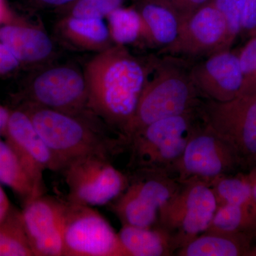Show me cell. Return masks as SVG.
Instances as JSON below:
<instances>
[{"mask_svg":"<svg viewBox=\"0 0 256 256\" xmlns=\"http://www.w3.org/2000/svg\"><path fill=\"white\" fill-rule=\"evenodd\" d=\"M154 62L146 65L126 46L112 45L96 53L84 69L88 108L124 139Z\"/></svg>","mask_w":256,"mask_h":256,"instance_id":"obj_1","label":"cell"},{"mask_svg":"<svg viewBox=\"0 0 256 256\" xmlns=\"http://www.w3.org/2000/svg\"><path fill=\"white\" fill-rule=\"evenodd\" d=\"M64 169L84 156L112 159L128 148L122 136L108 127L94 112L70 114L28 104L24 110Z\"/></svg>","mask_w":256,"mask_h":256,"instance_id":"obj_2","label":"cell"},{"mask_svg":"<svg viewBox=\"0 0 256 256\" xmlns=\"http://www.w3.org/2000/svg\"><path fill=\"white\" fill-rule=\"evenodd\" d=\"M154 76L148 78L137 108L124 138L131 136L156 121L196 110L204 99L192 80L190 68L176 57L154 60Z\"/></svg>","mask_w":256,"mask_h":256,"instance_id":"obj_3","label":"cell"},{"mask_svg":"<svg viewBox=\"0 0 256 256\" xmlns=\"http://www.w3.org/2000/svg\"><path fill=\"white\" fill-rule=\"evenodd\" d=\"M202 122L200 108L156 121L138 131L128 141L130 169L173 175L192 133Z\"/></svg>","mask_w":256,"mask_h":256,"instance_id":"obj_4","label":"cell"},{"mask_svg":"<svg viewBox=\"0 0 256 256\" xmlns=\"http://www.w3.org/2000/svg\"><path fill=\"white\" fill-rule=\"evenodd\" d=\"M200 114L204 124L232 148L240 170L256 166V94L226 102L204 99Z\"/></svg>","mask_w":256,"mask_h":256,"instance_id":"obj_5","label":"cell"},{"mask_svg":"<svg viewBox=\"0 0 256 256\" xmlns=\"http://www.w3.org/2000/svg\"><path fill=\"white\" fill-rule=\"evenodd\" d=\"M127 188L110 208L122 225L150 228L158 224L160 210L181 186L169 173L133 171Z\"/></svg>","mask_w":256,"mask_h":256,"instance_id":"obj_6","label":"cell"},{"mask_svg":"<svg viewBox=\"0 0 256 256\" xmlns=\"http://www.w3.org/2000/svg\"><path fill=\"white\" fill-rule=\"evenodd\" d=\"M174 196L162 207L156 225L169 232L178 249L206 232L217 204L208 184L181 182Z\"/></svg>","mask_w":256,"mask_h":256,"instance_id":"obj_7","label":"cell"},{"mask_svg":"<svg viewBox=\"0 0 256 256\" xmlns=\"http://www.w3.org/2000/svg\"><path fill=\"white\" fill-rule=\"evenodd\" d=\"M63 173L68 201L84 206L108 204L127 188L129 175L116 169L111 160L90 156L70 162Z\"/></svg>","mask_w":256,"mask_h":256,"instance_id":"obj_8","label":"cell"},{"mask_svg":"<svg viewBox=\"0 0 256 256\" xmlns=\"http://www.w3.org/2000/svg\"><path fill=\"white\" fill-rule=\"evenodd\" d=\"M240 170L233 150L225 141L202 122L192 133L173 175L180 182L208 184Z\"/></svg>","mask_w":256,"mask_h":256,"instance_id":"obj_9","label":"cell"},{"mask_svg":"<svg viewBox=\"0 0 256 256\" xmlns=\"http://www.w3.org/2000/svg\"><path fill=\"white\" fill-rule=\"evenodd\" d=\"M30 95V104L40 107L70 114L92 112L84 70L70 64L40 70L32 80Z\"/></svg>","mask_w":256,"mask_h":256,"instance_id":"obj_10","label":"cell"},{"mask_svg":"<svg viewBox=\"0 0 256 256\" xmlns=\"http://www.w3.org/2000/svg\"><path fill=\"white\" fill-rule=\"evenodd\" d=\"M64 256H126V254L118 235L98 212L92 206L68 201Z\"/></svg>","mask_w":256,"mask_h":256,"instance_id":"obj_11","label":"cell"},{"mask_svg":"<svg viewBox=\"0 0 256 256\" xmlns=\"http://www.w3.org/2000/svg\"><path fill=\"white\" fill-rule=\"evenodd\" d=\"M234 42L223 15L210 2L181 22L176 40L162 52L176 58H206L228 50Z\"/></svg>","mask_w":256,"mask_h":256,"instance_id":"obj_12","label":"cell"},{"mask_svg":"<svg viewBox=\"0 0 256 256\" xmlns=\"http://www.w3.org/2000/svg\"><path fill=\"white\" fill-rule=\"evenodd\" d=\"M68 201L42 194L24 205V226L34 256H64Z\"/></svg>","mask_w":256,"mask_h":256,"instance_id":"obj_13","label":"cell"},{"mask_svg":"<svg viewBox=\"0 0 256 256\" xmlns=\"http://www.w3.org/2000/svg\"><path fill=\"white\" fill-rule=\"evenodd\" d=\"M4 134L30 176L38 194L46 192L44 173L60 172L62 168L24 110L10 112Z\"/></svg>","mask_w":256,"mask_h":256,"instance_id":"obj_14","label":"cell"},{"mask_svg":"<svg viewBox=\"0 0 256 256\" xmlns=\"http://www.w3.org/2000/svg\"><path fill=\"white\" fill-rule=\"evenodd\" d=\"M192 80L204 99L226 102L240 95L242 77L238 54L217 52L190 68Z\"/></svg>","mask_w":256,"mask_h":256,"instance_id":"obj_15","label":"cell"},{"mask_svg":"<svg viewBox=\"0 0 256 256\" xmlns=\"http://www.w3.org/2000/svg\"><path fill=\"white\" fill-rule=\"evenodd\" d=\"M0 42L12 52L20 63L44 64L55 53L53 40L38 26L4 25L0 28Z\"/></svg>","mask_w":256,"mask_h":256,"instance_id":"obj_16","label":"cell"},{"mask_svg":"<svg viewBox=\"0 0 256 256\" xmlns=\"http://www.w3.org/2000/svg\"><path fill=\"white\" fill-rule=\"evenodd\" d=\"M118 235L126 256H175L178 250L169 232L158 225L150 228L122 225Z\"/></svg>","mask_w":256,"mask_h":256,"instance_id":"obj_17","label":"cell"},{"mask_svg":"<svg viewBox=\"0 0 256 256\" xmlns=\"http://www.w3.org/2000/svg\"><path fill=\"white\" fill-rule=\"evenodd\" d=\"M256 236L250 234L204 232L178 249V256H248Z\"/></svg>","mask_w":256,"mask_h":256,"instance_id":"obj_18","label":"cell"},{"mask_svg":"<svg viewBox=\"0 0 256 256\" xmlns=\"http://www.w3.org/2000/svg\"><path fill=\"white\" fill-rule=\"evenodd\" d=\"M138 11L142 22V38L154 46L165 47L176 40L181 20L159 0H140Z\"/></svg>","mask_w":256,"mask_h":256,"instance_id":"obj_19","label":"cell"},{"mask_svg":"<svg viewBox=\"0 0 256 256\" xmlns=\"http://www.w3.org/2000/svg\"><path fill=\"white\" fill-rule=\"evenodd\" d=\"M58 31L67 43L78 50L98 53L114 45L107 24L100 18L66 16L58 23Z\"/></svg>","mask_w":256,"mask_h":256,"instance_id":"obj_20","label":"cell"},{"mask_svg":"<svg viewBox=\"0 0 256 256\" xmlns=\"http://www.w3.org/2000/svg\"><path fill=\"white\" fill-rule=\"evenodd\" d=\"M0 184L11 188L24 205L40 196L16 153L6 142L0 140Z\"/></svg>","mask_w":256,"mask_h":256,"instance_id":"obj_21","label":"cell"},{"mask_svg":"<svg viewBox=\"0 0 256 256\" xmlns=\"http://www.w3.org/2000/svg\"><path fill=\"white\" fill-rule=\"evenodd\" d=\"M210 186L214 195L217 208L234 204L256 208L247 172L223 175L214 180Z\"/></svg>","mask_w":256,"mask_h":256,"instance_id":"obj_22","label":"cell"},{"mask_svg":"<svg viewBox=\"0 0 256 256\" xmlns=\"http://www.w3.org/2000/svg\"><path fill=\"white\" fill-rule=\"evenodd\" d=\"M206 232L247 234L256 236V208L234 204L218 207Z\"/></svg>","mask_w":256,"mask_h":256,"instance_id":"obj_23","label":"cell"},{"mask_svg":"<svg viewBox=\"0 0 256 256\" xmlns=\"http://www.w3.org/2000/svg\"><path fill=\"white\" fill-rule=\"evenodd\" d=\"M0 256H34L21 212L12 207L0 220Z\"/></svg>","mask_w":256,"mask_h":256,"instance_id":"obj_24","label":"cell"},{"mask_svg":"<svg viewBox=\"0 0 256 256\" xmlns=\"http://www.w3.org/2000/svg\"><path fill=\"white\" fill-rule=\"evenodd\" d=\"M106 18L114 45L126 46L142 38V18L137 9L120 6Z\"/></svg>","mask_w":256,"mask_h":256,"instance_id":"obj_25","label":"cell"},{"mask_svg":"<svg viewBox=\"0 0 256 256\" xmlns=\"http://www.w3.org/2000/svg\"><path fill=\"white\" fill-rule=\"evenodd\" d=\"M124 2V0H76L66 6V16L104 20L114 10L122 6Z\"/></svg>","mask_w":256,"mask_h":256,"instance_id":"obj_26","label":"cell"},{"mask_svg":"<svg viewBox=\"0 0 256 256\" xmlns=\"http://www.w3.org/2000/svg\"><path fill=\"white\" fill-rule=\"evenodd\" d=\"M238 54L242 77L240 96L256 95V37L250 38Z\"/></svg>","mask_w":256,"mask_h":256,"instance_id":"obj_27","label":"cell"},{"mask_svg":"<svg viewBox=\"0 0 256 256\" xmlns=\"http://www.w3.org/2000/svg\"><path fill=\"white\" fill-rule=\"evenodd\" d=\"M223 15L232 40L242 33V16L244 0H210Z\"/></svg>","mask_w":256,"mask_h":256,"instance_id":"obj_28","label":"cell"},{"mask_svg":"<svg viewBox=\"0 0 256 256\" xmlns=\"http://www.w3.org/2000/svg\"><path fill=\"white\" fill-rule=\"evenodd\" d=\"M174 10L181 22L197 10L204 6L210 0H159Z\"/></svg>","mask_w":256,"mask_h":256,"instance_id":"obj_29","label":"cell"},{"mask_svg":"<svg viewBox=\"0 0 256 256\" xmlns=\"http://www.w3.org/2000/svg\"><path fill=\"white\" fill-rule=\"evenodd\" d=\"M242 33L250 38L256 37V0H244L242 16Z\"/></svg>","mask_w":256,"mask_h":256,"instance_id":"obj_30","label":"cell"},{"mask_svg":"<svg viewBox=\"0 0 256 256\" xmlns=\"http://www.w3.org/2000/svg\"><path fill=\"white\" fill-rule=\"evenodd\" d=\"M20 60L16 58L5 45L0 42V74L13 72L20 66Z\"/></svg>","mask_w":256,"mask_h":256,"instance_id":"obj_31","label":"cell"},{"mask_svg":"<svg viewBox=\"0 0 256 256\" xmlns=\"http://www.w3.org/2000/svg\"><path fill=\"white\" fill-rule=\"evenodd\" d=\"M11 208V204L8 195L5 193L0 184V220H3L8 215Z\"/></svg>","mask_w":256,"mask_h":256,"instance_id":"obj_32","label":"cell"},{"mask_svg":"<svg viewBox=\"0 0 256 256\" xmlns=\"http://www.w3.org/2000/svg\"><path fill=\"white\" fill-rule=\"evenodd\" d=\"M38 4L47 8H62L68 6L76 0H36Z\"/></svg>","mask_w":256,"mask_h":256,"instance_id":"obj_33","label":"cell"},{"mask_svg":"<svg viewBox=\"0 0 256 256\" xmlns=\"http://www.w3.org/2000/svg\"><path fill=\"white\" fill-rule=\"evenodd\" d=\"M10 112L6 108L0 106V136L4 134L8 120H9Z\"/></svg>","mask_w":256,"mask_h":256,"instance_id":"obj_34","label":"cell"},{"mask_svg":"<svg viewBox=\"0 0 256 256\" xmlns=\"http://www.w3.org/2000/svg\"><path fill=\"white\" fill-rule=\"evenodd\" d=\"M247 173L248 175L250 184H252V196H254V200L256 206V166L248 170Z\"/></svg>","mask_w":256,"mask_h":256,"instance_id":"obj_35","label":"cell"},{"mask_svg":"<svg viewBox=\"0 0 256 256\" xmlns=\"http://www.w3.org/2000/svg\"><path fill=\"white\" fill-rule=\"evenodd\" d=\"M255 240H256V236ZM248 256H256V242L255 244H252V250H250V252H249Z\"/></svg>","mask_w":256,"mask_h":256,"instance_id":"obj_36","label":"cell"},{"mask_svg":"<svg viewBox=\"0 0 256 256\" xmlns=\"http://www.w3.org/2000/svg\"><path fill=\"white\" fill-rule=\"evenodd\" d=\"M3 14V6L2 3V0H0V18H2Z\"/></svg>","mask_w":256,"mask_h":256,"instance_id":"obj_37","label":"cell"}]
</instances>
